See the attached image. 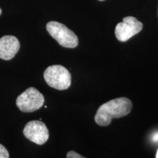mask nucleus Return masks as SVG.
Here are the masks:
<instances>
[{"instance_id": "9b49d317", "label": "nucleus", "mask_w": 158, "mask_h": 158, "mask_svg": "<svg viewBox=\"0 0 158 158\" xmlns=\"http://www.w3.org/2000/svg\"><path fill=\"white\" fill-rule=\"evenodd\" d=\"M156 158H158V150L157 152V154H156Z\"/></svg>"}, {"instance_id": "423d86ee", "label": "nucleus", "mask_w": 158, "mask_h": 158, "mask_svg": "<svg viewBox=\"0 0 158 158\" xmlns=\"http://www.w3.org/2000/svg\"><path fill=\"white\" fill-rule=\"evenodd\" d=\"M23 135L33 143L43 145L48 140L49 132L46 125L41 121L29 122L23 130Z\"/></svg>"}, {"instance_id": "39448f33", "label": "nucleus", "mask_w": 158, "mask_h": 158, "mask_svg": "<svg viewBox=\"0 0 158 158\" xmlns=\"http://www.w3.org/2000/svg\"><path fill=\"white\" fill-rule=\"evenodd\" d=\"M143 29V24L135 17L127 16L123 19L122 22L117 23L115 28L116 39L121 42H126L137 35Z\"/></svg>"}, {"instance_id": "ddd939ff", "label": "nucleus", "mask_w": 158, "mask_h": 158, "mask_svg": "<svg viewBox=\"0 0 158 158\" xmlns=\"http://www.w3.org/2000/svg\"><path fill=\"white\" fill-rule=\"evenodd\" d=\"M99 1H104V0H99Z\"/></svg>"}, {"instance_id": "9d476101", "label": "nucleus", "mask_w": 158, "mask_h": 158, "mask_svg": "<svg viewBox=\"0 0 158 158\" xmlns=\"http://www.w3.org/2000/svg\"><path fill=\"white\" fill-rule=\"evenodd\" d=\"M152 141L154 142L158 141V131L157 132H155V133L153 134V135H152Z\"/></svg>"}, {"instance_id": "6e6552de", "label": "nucleus", "mask_w": 158, "mask_h": 158, "mask_svg": "<svg viewBox=\"0 0 158 158\" xmlns=\"http://www.w3.org/2000/svg\"><path fill=\"white\" fill-rule=\"evenodd\" d=\"M0 158H9L8 151L2 144H0Z\"/></svg>"}, {"instance_id": "0eeeda50", "label": "nucleus", "mask_w": 158, "mask_h": 158, "mask_svg": "<svg viewBox=\"0 0 158 158\" xmlns=\"http://www.w3.org/2000/svg\"><path fill=\"white\" fill-rule=\"evenodd\" d=\"M20 48V43L16 37L6 35L0 38V59L10 60L15 56Z\"/></svg>"}, {"instance_id": "20e7f679", "label": "nucleus", "mask_w": 158, "mask_h": 158, "mask_svg": "<svg viewBox=\"0 0 158 158\" xmlns=\"http://www.w3.org/2000/svg\"><path fill=\"white\" fill-rule=\"evenodd\" d=\"M44 97L37 89L28 88L16 99V106L20 110L24 113H31L43 106Z\"/></svg>"}, {"instance_id": "1a4fd4ad", "label": "nucleus", "mask_w": 158, "mask_h": 158, "mask_svg": "<svg viewBox=\"0 0 158 158\" xmlns=\"http://www.w3.org/2000/svg\"><path fill=\"white\" fill-rule=\"evenodd\" d=\"M67 158H86V157H83L82 155L76 153V152L70 151L68 154H67Z\"/></svg>"}, {"instance_id": "f8f14e48", "label": "nucleus", "mask_w": 158, "mask_h": 158, "mask_svg": "<svg viewBox=\"0 0 158 158\" xmlns=\"http://www.w3.org/2000/svg\"><path fill=\"white\" fill-rule=\"evenodd\" d=\"M1 13H2V10L0 9V15H1Z\"/></svg>"}, {"instance_id": "f03ea898", "label": "nucleus", "mask_w": 158, "mask_h": 158, "mask_svg": "<svg viewBox=\"0 0 158 158\" xmlns=\"http://www.w3.org/2000/svg\"><path fill=\"white\" fill-rule=\"evenodd\" d=\"M44 79L51 87L58 90L68 89L71 85V74L62 65H51L45 70Z\"/></svg>"}, {"instance_id": "f257e3e1", "label": "nucleus", "mask_w": 158, "mask_h": 158, "mask_svg": "<svg viewBox=\"0 0 158 158\" xmlns=\"http://www.w3.org/2000/svg\"><path fill=\"white\" fill-rule=\"evenodd\" d=\"M133 103L128 98H118L110 100L99 107L94 116V121L102 127L108 126L113 118L127 116L130 113Z\"/></svg>"}, {"instance_id": "7ed1b4c3", "label": "nucleus", "mask_w": 158, "mask_h": 158, "mask_svg": "<svg viewBox=\"0 0 158 158\" xmlns=\"http://www.w3.org/2000/svg\"><path fill=\"white\" fill-rule=\"evenodd\" d=\"M46 29L51 36L62 47L74 48L78 46V38L77 35L62 23L50 21L47 23Z\"/></svg>"}]
</instances>
